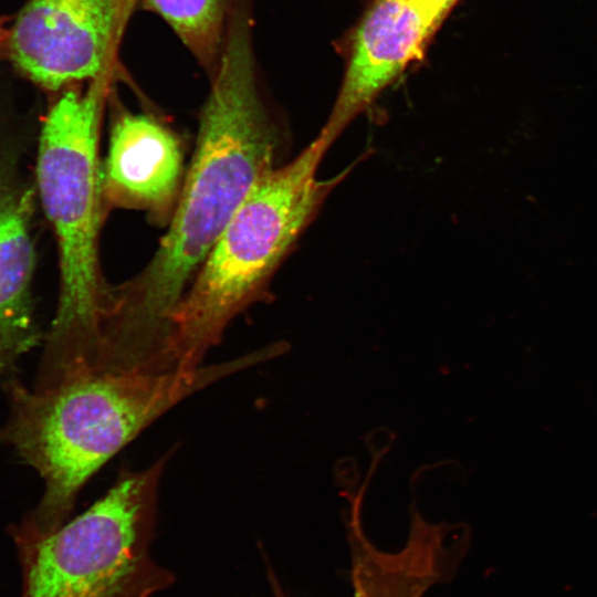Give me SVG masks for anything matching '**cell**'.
<instances>
[{"instance_id": "ba28073f", "label": "cell", "mask_w": 597, "mask_h": 597, "mask_svg": "<svg viewBox=\"0 0 597 597\" xmlns=\"http://www.w3.org/2000/svg\"><path fill=\"white\" fill-rule=\"evenodd\" d=\"M36 198L19 154L0 150V380L15 376L22 356L43 338L32 298Z\"/></svg>"}, {"instance_id": "6da1fadb", "label": "cell", "mask_w": 597, "mask_h": 597, "mask_svg": "<svg viewBox=\"0 0 597 597\" xmlns=\"http://www.w3.org/2000/svg\"><path fill=\"white\" fill-rule=\"evenodd\" d=\"M254 66L251 22L234 18L210 76L195 155L170 227L138 274L111 285L102 326V359L111 369L164 360L174 308L250 191L275 168L280 132Z\"/></svg>"}, {"instance_id": "5b68a950", "label": "cell", "mask_w": 597, "mask_h": 597, "mask_svg": "<svg viewBox=\"0 0 597 597\" xmlns=\"http://www.w3.org/2000/svg\"><path fill=\"white\" fill-rule=\"evenodd\" d=\"M169 455L143 470H122L100 500L53 532L13 528L21 597H153L169 587L174 574L150 555Z\"/></svg>"}, {"instance_id": "8992f818", "label": "cell", "mask_w": 597, "mask_h": 597, "mask_svg": "<svg viewBox=\"0 0 597 597\" xmlns=\"http://www.w3.org/2000/svg\"><path fill=\"white\" fill-rule=\"evenodd\" d=\"M125 0H28L10 28L7 57L27 80L60 93L103 77Z\"/></svg>"}, {"instance_id": "30bf717a", "label": "cell", "mask_w": 597, "mask_h": 597, "mask_svg": "<svg viewBox=\"0 0 597 597\" xmlns=\"http://www.w3.org/2000/svg\"><path fill=\"white\" fill-rule=\"evenodd\" d=\"M184 172L181 144L154 117L119 113L112 125L108 153L101 170L105 210H144L155 222L171 219Z\"/></svg>"}, {"instance_id": "4fadbf2b", "label": "cell", "mask_w": 597, "mask_h": 597, "mask_svg": "<svg viewBox=\"0 0 597 597\" xmlns=\"http://www.w3.org/2000/svg\"><path fill=\"white\" fill-rule=\"evenodd\" d=\"M9 18L0 17V57L7 56L10 28L7 27Z\"/></svg>"}, {"instance_id": "9c48e42d", "label": "cell", "mask_w": 597, "mask_h": 597, "mask_svg": "<svg viewBox=\"0 0 597 597\" xmlns=\"http://www.w3.org/2000/svg\"><path fill=\"white\" fill-rule=\"evenodd\" d=\"M359 513V504L354 503L347 521L354 597H422L430 587L455 576L469 549L465 525L431 524L413 512L404 547L384 552L365 534Z\"/></svg>"}, {"instance_id": "3957f363", "label": "cell", "mask_w": 597, "mask_h": 597, "mask_svg": "<svg viewBox=\"0 0 597 597\" xmlns=\"http://www.w3.org/2000/svg\"><path fill=\"white\" fill-rule=\"evenodd\" d=\"M106 98L100 77L85 91L60 92L44 118L38 145L35 189L57 245V305L33 388L44 389L97 370L102 325L109 303L98 239L106 212L98 139Z\"/></svg>"}, {"instance_id": "52a82bcc", "label": "cell", "mask_w": 597, "mask_h": 597, "mask_svg": "<svg viewBox=\"0 0 597 597\" xmlns=\"http://www.w3.org/2000/svg\"><path fill=\"white\" fill-rule=\"evenodd\" d=\"M439 28L413 0H371L348 39L343 81L317 138L329 148L409 64L422 57Z\"/></svg>"}, {"instance_id": "277c9868", "label": "cell", "mask_w": 597, "mask_h": 597, "mask_svg": "<svg viewBox=\"0 0 597 597\" xmlns=\"http://www.w3.org/2000/svg\"><path fill=\"white\" fill-rule=\"evenodd\" d=\"M328 148L317 137L250 191L170 316L169 370H193L230 322L268 294L270 280L352 167L317 177Z\"/></svg>"}, {"instance_id": "5bb4252c", "label": "cell", "mask_w": 597, "mask_h": 597, "mask_svg": "<svg viewBox=\"0 0 597 597\" xmlns=\"http://www.w3.org/2000/svg\"><path fill=\"white\" fill-rule=\"evenodd\" d=\"M125 1H126L127 11L129 12V10L133 8V4L136 2V0H125Z\"/></svg>"}, {"instance_id": "7c38bea8", "label": "cell", "mask_w": 597, "mask_h": 597, "mask_svg": "<svg viewBox=\"0 0 597 597\" xmlns=\"http://www.w3.org/2000/svg\"><path fill=\"white\" fill-rule=\"evenodd\" d=\"M436 23L442 24L459 0H413Z\"/></svg>"}, {"instance_id": "8fae6325", "label": "cell", "mask_w": 597, "mask_h": 597, "mask_svg": "<svg viewBox=\"0 0 597 597\" xmlns=\"http://www.w3.org/2000/svg\"><path fill=\"white\" fill-rule=\"evenodd\" d=\"M175 31L211 76L226 35L231 0H140Z\"/></svg>"}, {"instance_id": "7a4b0ae2", "label": "cell", "mask_w": 597, "mask_h": 597, "mask_svg": "<svg viewBox=\"0 0 597 597\" xmlns=\"http://www.w3.org/2000/svg\"><path fill=\"white\" fill-rule=\"evenodd\" d=\"M282 353L276 342L187 371L88 370L44 389H30L17 376L2 380L9 413L0 443L44 484L39 503L15 527L53 532L66 522L91 476L153 421L219 379Z\"/></svg>"}]
</instances>
